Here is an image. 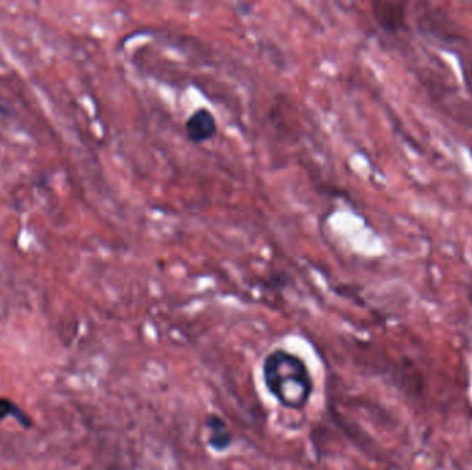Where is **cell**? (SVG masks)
I'll return each mask as SVG.
<instances>
[{"mask_svg": "<svg viewBox=\"0 0 472 470\" xmlns=\"http://www.w3.org/2000/svg\"><path fill=\"white\" fill-rule=\"evenodd\" d=\"M206 428L209 430V446L215 453H222L229 448L234 442L225 421L217 414H211L206 418Z\"/></svg>", "mask_w": 472, "mask_h": 470, "instance_id": "cell-3", "label": "cell"}, {"mask_svg": "<svg viewBox=\"0 0 472 470\" xmlns=\"http://www.w3.org/2000/svg\"><path fill=\"white\" fill-rule=\"evenodd\" d=\"M186 131L189 141L193 144L209 141L217 133V121L214 115L206 108H199L189 116L186 123Z\"/></svg>", "mask_w": 472, "mask_h": 470, "instance_id": "cell-2", "label": "cell"}, {"mask_svg": "<svg viewBox=\"0 0 472 470\" xmlns=\"http://www.w3.org/2000/svg\"><path fill=\"white\" fill-rule=\"evenodd\" d=\"M263 379L270 394L290 410L304 408L314 392V380L305 362L284 349L267 355Z\"/></svg>", "mask_w": 472, "mask_h": 470, "instance_id": "cell-1", "label": "cell"}, {"mask_svg": "<svg viewBox=\"0 0 472 470\" xmlns=\"http://www.w3.org/2000/svg\"><path fill=\"white\" fill-rule=\"evenodd\" d=\"M373 12L378 24L389 31L398 29L405 19L403 6L398 3H376Z\"/></svg>", "mask_w": 472, "mask_h": 470, "instance_id": "cell-4", "label": "cell"}, {"mask_svg": "<svg viewBox=\"0 0 472 470\" xmlns=\"http://www.w3.org/2000/svg\"><path fill=\"white\" fill-rule=\"evenodd\" d=\"M13 410H15V408H14V405L11 404V401L0 400V419L4 418L7 414H11Z\"/></svg>", "mask_w": 472, "mask_h": 470, "instance_id": "cell-5", "label": "cell"}]
</instances>
